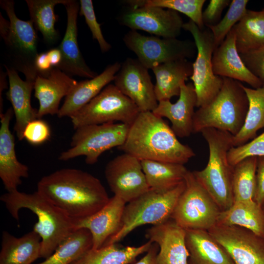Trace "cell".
Here are the masks:
<instances>
[{"instance_id": "42", "label": "cell", "mask_w": 264, "mask_h": 264, "mask_svg": "<svg viewBox=\"0 0 264 264\" xmlns=\"http://www.w3.org/2000/svg\"><path fill=\"white\" fill-rule=\"evenodd\" d=\"M240 57L247 68L257 77L264 80V46L245 53Z\"/></svg>"}, {"instance_id": "1", "label": "cell", "mask_w": 264, "mask_h": 264, "mask_svg": "<svg viewBox=\"0 0 264 264\" xmlns=\"http://www.w3.org/2000/svg\"><path fill=\"white\" fill-rule=\"evenodd\" d=\"M37 191L73 219L93 215L110 199L99 179L72 168L60 169L44 176L38 182Z\"/></svg>"}, {"instance_id": "45", "label": "cell", "mask_w": 264, "mask_h": 264, "mask_svg": "<svg viewBox=\"0 0 264 264\" xmlns=\"http://www.w3.org/2000/svg\"><path fill=\"white\" fill-rule=\"evenodd\" d=\"M53 67L49 61L46 52L38 54L35 60V68L38 76H47Z\"/></svg>"}, {"instance_id": "37", "label": "cell", "mask_w": 264, "mask_h": 264, "mask_svg": "<svg viewBox=\"0 0 264 264\" xmlns=\"http://www.w3.org/2000/svg\"><path fill=\"white\" fill-rule=\"evenodd\" d=\"M136 1L140 5L169 9L181 13L189 17L199 29L205 28L202 14L205 0H136Z\"/></svg>"}, {"instance_id": "14", "label": "cell", "mask_w": 264, "mask_h": 264, "mask_svg": "<svg viewBox=\"0 0 264 264\" xmlns=\"http://www.w3.org/2000/svg\"><path fill=\"white\" fill-rule=\"evenodd\" d=\"M105 176L111 191L126 203L150 189L143 172L141 160L124 153L110 160Z\"/></svg>"}, {"instance_id": "5", "label": "cell", "mask_w": 264, "mask_h": 264, "mask_svg": "<svg viewBox=\"0 0 264 264\" xmlns=\"http://www.w3.org/2000/svg\"><path fill=\"white\" fill-rule=\"evenodd\" d=\"M222 78L223 85L217 96L195 111L194 133L214 128L234 136L242 128L248 108V101L242 84L232 79Z\"/></svg>"}, {"instance_id": "11", "label": "cell", "mask_w": 264, "mask_h": 264, "mask_svg": "<svg viewBox=\"0 0 264 264\" xmlns=\"http://www.w3.org/2000/svg\"><path fill=\"white\" fill-rule=\"evenodd\" d=\"M182 29L191 33L197 46V57L193 63V74L190 78L197 95L196 107L200 108L209 103L217 96L223 79L213 72L212 58L216 47L211 30L208 27L201 30L190 20L184 22Z\"/></svg>"}, {"instance_id": "36", "label": "cell", "mask_w": 264, "mask_h": 264, "mask_svg": "<svg viewBox=\"0 0 264 264\" xmlns=\"http://www.w3.org/2000/svg\"><path fill=\"white\" fill-rule=\"evenodd\" d=\"M257 160V157H248L234 167L232 177L234 201L254 200Z\"/></svg>"}, {"instance_id": "25", "label": "cell", "mask_w": 264, "mask_h": 264, "mask_svg": "<svg viewBox=\"0 0 264 264\" xmlns=\"http://www.w3.org/2000/svg\"><path fill=\"white\" fill-rule=\"evenodd\" d=\"M121 65L119 62L109 65L96 77L78 82L66 97L57 116L59 118H70L80 110L111 81H113Z\"/></svg>"}, {"instance_id": "17", "label": "cell", "mask_w": 264, "mask_h": 264, "mask_svg": "<svg viewBox=\"0 0 264 264\" xmlns=\"http://www.w3.org/2000/svg\"><path fill=\"white\" fill-rule=\"evenodd\" d=\"M79 4L77 0H67L64 5L67 13V24L65 35L58 47L61 51L62 60L57 68L68 75L91 79L98 74L87 65L78 44L77 16Z\"/></svg>"}, {"instance_id": "16", "label": "cell", "mask_w": 264, "mask_h": 264, "mask_svg": "<svg viewBox=\"0 0 264 264\" xmlns=\"http://www.w3.org/2000/svg\"><path fill=\"white\" fill-rule=\"evenodd\" d=\"M114 85L138 107L140 112L153 111L157 106L148 69L137 59L127 58L115 76Z\"/></svg>"}, {"instance_id": "19", "label": "cell", "mask_w": 264, "mask_h": 264, "mask_svg": "<svg viewBox=\"0 0 264 264\" xmlns=\"http://www.w3.org/2000/svg\"><path fill=\"white\" fill-rule=\"evenodd\" d=\"M126 203L114 195L100 210L88 217L73 219L75 229L85 228L91 234L92 249L102 247L119 230Z\"/></svg>"}, {"instance_id": "48", "label": "cell", "mask_w": 264, "mask_h": 264, "mask_svg": "<svg viewBox=\"0 0 264 264\" xmlns=\"http://www.w3.org/2000/svg\"><path fill=\"white\" fill-rule=\"evenodd\" d=\"M10 27L9 21L6 20L0 14V35L3 38L8 33Z\"/></svg>"}, {"instance_id": "28", "label": "cell", "mask_w": 264, "mask_h": 264, "mask_svg": "<svg viewBox=\"0 0 264 264\" xmlns=\"http://www.w3.org/2000/svg\"><path fill=\"white\" fill-rule=\"evenodd\" d=\"M41 238L34 231L16 237L2 233L0 264H31L40 258Z\"/></svg>"}, {"instance_id": "23", "label": "cell", "mask_w": 264, "mask_h": 264, "mask_svg": "<svg viewBox=\"0 0 264 264\" xmlns=\"http://www.w3.org/2000/svg\"><path fill=\"white\" fill-rule=\"evenodd\" d=\"M78 82L57 67H53L46 76H37L34 85V96L39 100L38 118L57 115L61 100L66 97Z\"/></svg>"}, {"instance_id": "26", "label": "cell", "mask_w": 264, "mask_h": 264, "mask_svg": "<svg viewBox=\"0 0 264 264\" xmlns=\"http://www.w3.org/2000/svg\"><path fill=\"white\" fill-rule=\"evenodd\" d=\"M185 230L188 264H235L208 230Z\"/></svg>"}, {"instance_id": "39", "label": "cell", "mask_w": 264, "mask_h": 264, "mask_svg": "<svg viewBox=\"0 0 264 264\" xmlns=\"http://www.w3.org/2000/svg\"><path fill=\"white\" fill-rule=\"evenodd\" d=\"M261 156H264V132L249 142L232 147L227 154L229 163L233 167L248 157Z\"/></svg>"}, {"instance_id": "49", "label": "cell", "mask_w": 264, "mask_h": 264, "mask_svg": "<svg viewBox=\"0 0 264 264\" xmlns=\"http://www.w3.org/2000/svg\"><path fill=\"white\" fill-rule=\"evenodd\" d=\"M6 77L7 74L6 72L3 71L2 69L0 68V100L1 99V93L3 90L7 88V84L6 82Z\"/></svg>"}, {"instance_id": "31", "label": "cell", "mask_w": 264, "mask_h": 264, "mask_svg": "<svg viewBox=\"0 0 264 264\" xmlns=\"http://www.w3.org/2000/svg\"><path fill=\"white\" fill-rule=\"evenodd\" d=\"M151 189L163 192L177 186L184 179L188 170L183 164L151 160H141Z\"/></svg>"}, {"instance_id": "4", "label": "cell", "mask_w": 264, "mask_h": 264, "mask_svg": "<svg viewBox=\"0 0 264 264\" xmlns=\"http://www.w3.org/2000/svg\"><path fill=\"white\" fill-rule=\"evenodd\" d=\"M200 132L207 143L209 158L206 167L193 172L221 211L228 209L234 202L232 177L234 167L227 154L233 147V135L214 128H206Z\"/></svg>"}, {"instance_id": "6", "label": "cell", "mask_w": 264, "mask_h": 264, "mask_svg": "<svg viewBox=\"0 0 264 264\" xmlns=\"http://www.w3.org/2000/svg\"><path fill=\"white\" fill-rule=\"evenodd\" d=\"M185 187L184 179L176 187L160 192L152 189L126 204L120 227L104 245L116 243L142 225L161 224L171 219ZM103 245V246H104Z\"/></svg>"}, {"instance_id": "9", "label": "cell", "mask_w": 264, "mask_h": 264, "mask_svg": "<svg viewBox=\"0 0 264 264\" xmlns=\"http://www.w3.org/2000/svg\"><path fill=\"white\" fill-rule=\"evenodd\" d=\"M130 127L125 123L110 122L78 128L72 135L70 147L60 154L59 159L66 161L85 156L87 164H93L105 152L123 145Z\"/></svg>"}, {"instance_id": "32", "label": "cell", "mask_w": 264, "mask_h": 264, "mask_svg": "<svg viewBox=\"0 0 264 264\" xmlns=\"http://www.w3.org/2000/svg\"><path fill=\"white\" fill-rule=\"evenodd\" d=\"M233 29L239 54L264 46V9L260 11L247 9Z\"/></svg>"}, {"instance_id": "43", "label": "cell", "mask_w": 264, "mask_h": 264, "mask_svg": "<svg viewBox=\"0 0 264 264\" xmlns=\"http://www.w3.org/2000/svg\"><path fill=\"white\" fill-rule=\"evenodd\" d=\"M230 0H210L202 12V22L205 26L209 27L218 24L220 21L223 10L230 5Z\"/></svg>"}, {"instance_id": "10", "label": "cell", "mask_w": 264, "mask_h": 264, "mask_svg": "<svg viewBox=\"0 0 264 264\" xmlns=\"http://www.w3.org/2000/svg\"><path fill=\"white\" fill-rule=\"evenodd\" d=\"M140 112L129 98L110 84L70 118L74 129L115 121L131 125Z\"/></svg>"}, {"instance_id": "7", "label": "cell", "mask_w": 264, "mask_h": 264, "mask_svg": "<svg viewBox=\"0 0 264 264\" xmlns=\"http://www.w3.org/2000/svg\"><path fill=\"white\" fill-rule=\"evenodd\" d=\"M12 0H1L0 6L10 22L7 34L2 38L11 67L22 73L25 79L35 81L38 76L35 60L38 54V35L30 21L19 19Z\"/></svg>"}, {"instance_id": "46", "label": "cell", "mask_w": 264, "mask_h": 264, "mask_svg": "<svg viewBox=\"0 0 264 264\" xmlns=\"http://www.w3.org/2000/svg\"><path fill=\"white\" fill-rule=\"evenodd\" d=\"M159 251V246L155 242H153L146 254L139 261L134 264H157V255Z\"/></svg>"}, {"instance_id": "2", "label": "cell", "mask_w": 264, "mask_h": 264, "mask_svg": "<svg viewBox=\"0 0 264 264\" xmlns=\"http://www.w3.org/2000/svg\"><path fill=\"white\" fill-rule=\"evenodd\" d=\"M118 149L140 160L184 164L196 155L181 143L171 127L153 111L140 112L130 125L125 143Z\"/></svg>"}, {"instance_id": "35", "label": "cell", "mask_w": 264, "mask_h": 264, "mask_svg": "<svg viewBox=\"0 0 264 264\" xmlns=\"http://www.w3.org/2000/svg\"><path fill=\"white\" fill-rule=\"evenodd\" d=\"M90 231L85 228L75 230L58 245L47 258L37 264H71L92 248Z\"/></svg>"}, {"instance_id": "50", "label": "cell", "mask_w": 264, "mask_h": 264, "mask_svg": "<svg viewBox=\"0 0 264 264\" xmlns=\"http://www.w3.org/2000/svg\"><path fill=\"white\" fill-rule=\"evenodd\" d=\"M262 207V209H263V213L264 215V204Z\"/></svg>"}, {"instance_id": "15", "label": "cell", "mask_w": 264, "mask_h": 264, "mask_svg": "<svg viewBox=\"0 0 264 264\" xmlns=\"http://www.w3.org/2000/svg\"><path fill=\"white\" fill-rule=\"evenodd\" d=\"M208 231L235 264H264V239L251 231L219 224Z\"/></svg>"}, {"instance_id": "44", "label": "cell", "mask_w": 264, "mask_h": 264, "mask_svg": "<svg viewBox=\"0 0 264 264\" xmlns=\"http://www.w3.org/2000/svg\"><path fill=\"white\" fill-rule=\"evenodd\" d=\"M254 200L261 206L264 204V156L258 157Z\"/></svg>"}, {"instance_id": "13", "label": "cell", "mask_w": 264, "mask_h": 264, "mask_svg": "<svg viewBox=\"0 0 264 264\" xmlns=\"http://www.w3.org/2000/svg\"><path fill=\"white\" fill-rule=\"evenodd\" d=\"M117 17L122 25L140 30L164 38H176L184 23L179 13L173 10L138 4L136 0H124Z\"/></svg>"}, {"instance_id": "12", "label": "cell", "mask_w": 264, "mask_h": 264, "mask_svg": "<svg viewBox=\"0 0 264 264\" xmlns=\"http://www.w3.org/2000/svg\"><path fill=\"white\" fill-rule=\"evenodd\" d=\"M123 40L126 47L136 54L137 60L148 69L163 63L192 58L197 53L194 41L147 36L136 30L129 31Z\"/></svg>"}, {"instance_id": "33", "label": "cell", "mask_w": 264, "mask_h": 264, "mask_svg": "<svg viewBox=\"0 0 264 264\" xmlns=\"http://www.w3.org/2000/svg\"><path fill=\"white\" fill-rule=\"evenodd\" d=\"M242 86L248 99V108L242 128L233 137V147L253 139L257 132L264 128V80L262 86L257 88Z\"/></svg>"}, {"instance_id": "24", "label": "cell", "mask_w": 264, "mask_h": 264, "mask_svg": "<svg viewBox=\"0 0 264 264\" xmlns=\"http://www.w3.org/2000/svg\"><path fill=\"white\" fill-rule=\"evenodd\" d=\"M8 81L9 89L7 98L12 106L16 118L14 131L19 140L23 138V132L30 121L38 118V110L33 108L31 103V97L34 89L35 81L22 80L17 71L4 65Z\"/></svg>"}, {"instance_id": "20", "label": "cell", "mask_w": 264, "mask_h": 264, "mask_svg": "<svg viewBox=\"0 0 264 264\" xmlns=\"http://www.w3.org/2000/svg\"><path fill=\"white\" fill-rule=\"evenodd\" d=\"M13 114L12 108L0 114V177L7 192L17 190L22 178L29 176L28 167L16 156L15 139L9 128Z\"/></svg>"}, {"instance_id": "38", "label": "cell", "mask_w": 264, "mask_h": 264, "mask_svg": "<svg viewBox=\"0 0 264 264\" xmlns=\"http://www.w3.org/2000/svg\"><path fill=\"white\" fill-rule=\"evenodd\" d=\"M248 0H233L223 18L216 25L209 28L213 35L216 48L224 41L233 27L241 20L247 11Z\"/></svg>"}, {"instance_id": "47", "label": "cell", "mask_w": 264, "mask_h": 264, "mask_svg": "<svg viewBox=\"0 0 264 264\" xmlns=\"http://www.w3.org/2000/svg\"><path fill=\"white\" fill-rule=\"evenodd\" d=\"M49 61L53 67H57L61 62L62 55L59 48H53L46 52Z\"/></svg>"}, {"instance_id": "30", "label": "cell", "mask_w": 264, "mask_h": 264, "mask_svg": "<svg viewBox=\"0 0 264 264\" xmlns=\"http://www.w3.org/2000/svg\"><path fill=\"white\" fill-rule=\"evenodd\" d=\"M153 242L148 241L141 246L119 247L116 243L90 249L71 264H131L140 254L147 252Z\"/></svg>"}, {"instance_id": "22", "label": "cell", "mask_w": 264, "mask_h": 264, "mask_svg": "<svg viewBox=\"0 0 264 264\" xmlns=\"http://www.w3.org/2000/svg\"><path fill=\"white\" fill-rule=\"evenodd\" d=\"M197 102L193 84L183 83L180 87L179 98L176 103H172L170 100L159 101L153 112L170 121L171 128L177 137H186L193 132L194 108Z\"/></svg>"}, {"instance_id": "8", "label": "cell", "mask_w": 264, "mask_h": 264, "mask_svg": "<svg viewBox=\"0 0 264 264\" xmlns=\"http://www.w3.org/2000/svg\"><path fill=\"white\" fill-rule=\"evenodd\" d=\"M184 181L171 219L184 229L209 230L217 224L221 210L193 172L188 170Z\"/></svg>"}, {"instance_id": "41", "label": "cell", "mask_w": 264, "mask_h": 264, "mask_svg": "<svg viewBox=\"0 0 264 264\" xmlns=\"http://www.w3.org/2000/svg\"><path fill=\"white\" fill-rule=\"evenodd\" d=\"M51 130L48 123L41 118H37L28 123L23 132V138L34 145H41L48 140Z\"/></svg>"}, {"instance_id": "29", "label": "cell", "mask_w": 264, "mask_h": 264, "mask_svg": "<svg viewBox=\"0 0 264 264\" xmlns=\"http://www.w3.org/2000/svg\"><path fill=\"white\" fill-rule=\"evenodd\" d=\"M217 224L242 227L264 239L262 207L254 200L234 201L228 209L220 211Z\"/></svg>"}, {"instance_id": "21", "label": "cell", "mask_w": 264, "mask_h": 264, "mask_svg": "<svg viewBox=\"0 0 264 264\" xmlns=\"http://www.w3.org/2000/svg\"><path fill=\"white\" fill-rule=\"evenodd\" d=\"M212 63L213 72L217 76L244 82L253 88H259L263 84V81L252 74L242 61L236 47L233 28L214 51Z\"/></svg>"}, {"instance_id": "27", "label": "cell", "mask_w": 264, "mask_h": 264, "mask_svg": "<svg viewBox=\"0 0 264 264\" xmlns=\"http://www.w3.org/2000/svg\"><path fill=\"white\" fill-rule=\"evenodd\" d=\"M155 77L154 92L158 102L179 95L180 87L193 74V63L187 59L163 63L152 69Z\"/></svg>"}, {"instance_id": "34", "label": "cell", "mask_w": 264, "mask_h": 264, "mask_svg": "<svg viewBox=\"0 0 264 264\" xmlns=\"http://www.w3.org/2000/svg\"><path fill=\"white\" fill-rule=\"evenodd\" d=\"M67 0H26L30 21L36 30L40 32L44 41L49 45L55 44L59 39V33L55 28L57 16L55 6L65 5Z\"/></svg>"}, {"instance_id": "3", "label": "cell", "mask_w": 264, "mask_h": 264, "mask_svg": "<svg viewBox=\"0 0 264 264\" xmlns=\"http://www.w3.org/2000/svg\"><path fill=\"white\" fill-rule=\"evenodd\" d=\"M0 200L18 222L21 209H28L37 216L38 221L33 230L41 238V258L45 259L50 256L61 242L76 230L73 219L37 191L28 194L16 190L2 195Z\"/></svg>"}, {"instance_id": "40", "label": "cell", "mask_w": 264, "mask_h": 264, "mask_svg": "<svg viewBox=\"0 0 264 264\" xmlns=\"http://www.w3.org/2000/svg\"><path fill=\"white\" fill-rule=\"evenodd\" d=\"M79 1V14L85 17L92 38L97 41L102 52L106 53L109 51L111 49V45L107 42L103 35L101 24L98 22L95 16L92 1L80 0Z\"/></svg>"}, {"instance_id": "18", "label": "cell", "mask_w": 264, "mask_h": 264, "mask_svg": "<svg viewBox=\"0 0 264 264\" xmlns=\"http://www.w3.org/2000/svg\"><path fill=\"white\" fill-rule=\"evenodd\" d=\"M145 236L159 246L157 264H188L185 230L172 219L153 225L146 230Z\"/></svg>"}]
</instances>
